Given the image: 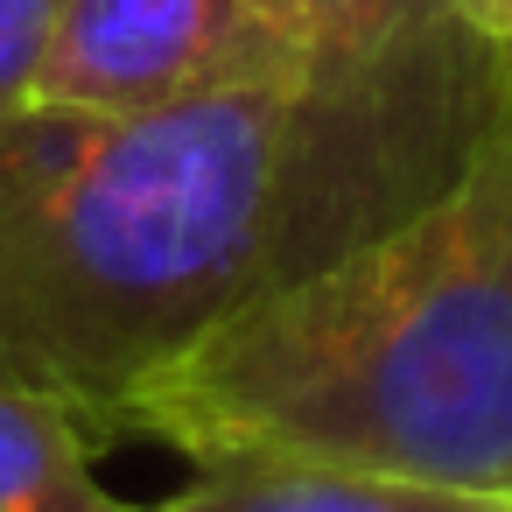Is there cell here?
Returning a JSON list of instances; mask_svg holds the SVG:
<instances>
[{"instance_id":"7a4b0ae2","label":"cell","mask_w":512,"mask_h":512,"mask_svg":"<svg viewBox=\"0 0 512 512\" xmlns=\"http://www.w3.org/2000/svg\"><path fill=\"white\" fill-rule=\"evenodd\" d=\"M113 428L512 498V106L449 190L148 372Z\"/></svg>"},{"instance_id":"277c9868","label":"cell","mask_w":512,"mask_h":512,"mask_svg":"<svg viewBox=\"0 0 512 512\" xmlns=\"http://www.w3.org/2000/svg\"><path fill=\"white\" fill-rule=\"evenodd\" d=\"M309 50V85L372 106L498 113L512 57L470 36L456 0H274Z\"/></svg>"},{"instance_id":"3957f363","label":"cell","mask_w":512,"mask_h":512,"mask_svg":"<svg viewBox=\"0 0 512 512\" xmlns=\"http://www.w3.org/2000/svg\"><path fill=\"white\" fill-rule=\"evenodd\" d=\"M309 85L274 0H71L36 78L50 113H155L211 92Z\"/></svg>"},{"instance_id":"6da1fadb","label":"cell","mask_w":512,"mask_h":512,"mask_svg":"<svg viewBox=\"0 0 512 512\" xmlns=\"http://www.w3.org/2000/svg\"><path fill=\"white\" fill-rule=\"evenodd\" d=\"M498 113L316 85L29 106L0 127V386L113 428L148 372L449 190Z\"/></svg>"},{"instance_id":"8992f818","label":"cell","mask_w":512,"mask_h":512,"mask_svg":"<svg viewBox=\"0 0 512 512\" xmlns=\"http://www.w3.org/2000/svg\"><path fill=\"white\" fill-rule=\"evenodd\" d=\"M0 512H141L92 477L85 421L43 393L0 386Z\"/></svg>"},{"instance_id":"5b68a950","label":"cell","mask_w":512,"mask_h":512,"mask_svg":"<svg viewBox=\"0 0 512 512\" xmlns=\"http://www.w3.org/2000/svg\"><path fill=\"white\" fill-rule=\"evenodd\" d=\"M155 512H512V498L386 477V470H344V463L225 456V463H197V477Z\"/></svg>"},{"instance_id":"ba28073f","label":"cell","mask_w":512,"mask_h":512,"mask_svg":"<svg viewBox=\"0 0 512 512\" xmlns=\"http://www.w3.org/2000/svg\"><path fill=\"white\" fill-rule=\"evenodd\" d=\"M456 15L470 22V36H484L491 50L512 57V0H456Z\"/></svg>"},{"instance_id":"52a82bcc","label":"cell","mask_w":512,"mask_h":512,"mask_svg":"<svg viewBox=\"0 0 512 512\" xmlns=\"http://www.w3.org/2000/svg\"><path fill=\"white\" fill-rule=\"evenodd\" d=\"M64 8L71 0H0V127H15L36 106V78H43Z\"/></svg>"}]
</instances>
